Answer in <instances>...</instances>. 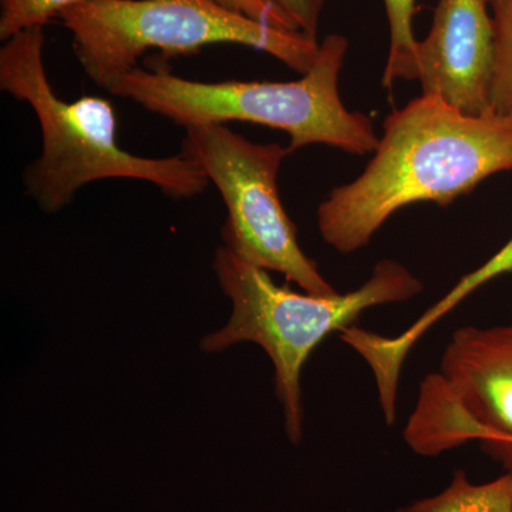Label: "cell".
Here are the masks:
<instances>
[{"label": "cell", "instance_id": "14", "mask_svg": "<svg viewBox=\"0 0 512 512\" xmlns=\"http://www.w3.org/2000/svg\"><path fill=\"white\" fill-rule=\"evenodd\" d=\"M288 19L296 32L318 40L326 0H266Z\"/></svg>", "mask_w": 512, "mask_h": 512}, {"label": "cell", "instance_id": "4", "mask_svg": "<svg viewBox=\"0 0 512 512\" xmlns=\"http://www.w3.org/2000/svg\"><path fill=\"white\" fill-rule=\"evenodd\" d=\"M214 271L231 299L232 315L224 328L201 340L205 353L242 342L261 346L275 367V390L289 440L303 437L301 376L306 360L330 333L356 323L367 309L404 302L423 291V282L394 259H382L365 284L335 296L296 293L272 281L268 271L249 264L228 247L218 249Z\"/></svg>", "mask_w": 512, "mask_h": 512}, {"label": "cell", "instance_id": "8", "mask_svg": "<svg viewBox=\"0 0 512 512\" xmlns=\"http://www.w3.org/2000/svg\"><path fill=\"white\" fill-rule=\"evenodd\" d=\"M494 32L488 0H440L426 39L417 42L409 80L424 94L471 116L491 111Z\"/></svg>", "mask_w": 512, "mask_h": 512}, {"label": "cell", "instance_id": "15", "mask_svg": "<svg viewBox=\"0 0 512 512\" xmlns=\"http://www.w3.org/2000/svg\"><path fill=\"white\" fill-rule=\"evenodd\" d=\"M215 2L232 12L241 13V15L274 26V28L296 32L288 19L266 0H215Z\"/></svg>", "mask_w": 512, "mask_h": 512}, {"label": "cell", "instance_id": "5", "mask_svg": "<svg viewBox=\"0 0 512 512\" xmlns=\"http://www.w3.org/2000/svg\"><path fill=\"white\" fill-rule=\"evenodd\" d=\"M74 55L97 86L137 69L150 50L161 60L204 47L238 45L274 56L299 74L318 57V40L232 12L215 0H82L60 13Z\"/></svg>", "mask_w": 512, "mask_h": 512}, {"label": "cell", "instance_id": "9", "mask_svg": "<svg viewBox=\"0 0 512 512\" xmlns=\"http://www.w3.org/2000/svg\"><path fill=\"white\" fill-rule=\"evenodd\" d=\"M512 274V238L497 254L478 266L473 272L463 276L444 298L430 306L416 322H413L399 335L389 338L379 333L363 330L357 338L356 349L372 369L376 382L383 387H396L399 384L402 367L410 350L421 336L436 325L444 315L453 311L470 293L500 276Z\"/></svg>", "mask_w": 512, "mask_h": 512}, {"label": "cell", "instance_id": "13", "mask_svg": "<svg viewBox=\"0 0 512 512\" xmlns=\"http://www.w3.org/2000/svg\"><path fill=\"white\" fill-rule=\"evenodd\" d=\"M82 0H0V39H10L22 30L45 26L50 20Z\"/></svg>", "mask_w": 512, "mask_h": 512}, {"label": "cell", "instance_id": "1", "mask_svg": "<svg viewBox=\"0 0 512 512\" xmlns=\"http://www.w3.org/2000/svg\"><path fill=\"white\" fill-rule=\"evenodd\" d=\"M504 171H512L511 117L471 116L423 93L387 116L365 171L319 205L320 235L340 254H353L402 208L451 204Z\"/></svg>", "mask_w": 512, "mask_h": 512}, {"label": "cell", "instance_id": "11", "mask_svg": "<svg viewBox=\"0 0 512 512\" xmlns=\"http://www.w3.org/2000/svg\"><path fill=\"white\" fill-rule=\"evenodd\" d=\"M494 32L491 111L512 119V0H488Z\"/></svg>", "mask_w": 512, "mask_h": 512}, {"label": "cell", "instance_id": "6", "mask_svg": "<svg viewBox=\"0 0 512 512\" xmlns=\"http://www.w3.org/2000/svg\"><path fill=\"white\" fill-rule=\"evenodd\" d=\"M291 153L281 144L252 143L225 124H211L185 128L180 154L200 165L227 205L225 247L306 293L335 296L339 292L298 244L296 225L279 197V171Z\"/></svg>", "mask_w": 512, "mask_h": 512}, {"label": "cell", "instance_id": "7", "mask_svg": "<svg viewBox=\"0 0 512 512\" xmlns=\"http://www.w3.org/2000/svg\"><path fill=\"white\" fill-rule=\"evenodd\" d=\"M404 440L424 457L477 441L512 471V322L453 333L439 372L420 384Z\"/></svg>", "mask_w": 512, "mask_h": 512}, {"label": "cell", "instance_id": "3", "mask_svg": "<svg viewBox=\"0 0 512 512\" xmlns=\"http://www.w3.org/2000/svg\"><path fill=\"white\" fill-rule=\"evenodd\" d=\"M348 49L345 36H326L312 69L296 82H194L156 60L150 69L121 74L104 90L184 128L245 121L285 131L291 151L326 144L363 156L375 153L379 137L369 117L346 109L340 97Z\"/></svg>", "mask_w": 512, "mask_h": 512}, {"label": "cell", "instance_id": "2", "mask_svg": "<svg viewBox=\"0 0 512 512\" xmlns=\"http://www.w3.org/2000/svg\"><path fill=\"white\" fill-rule=\"evenodd\" d=\"M45 40L43 26H35L5 40L0 49V89L32 107L42 131V153L26 168L23 184L43 211L56 214L84 185L111 178L146 181L175 200L207 190L210 178L183 154L148 158L124 150L109 100L60 99L47 77Z\"/></svg>", "mask_w": 512, "mask_h": 512}, {"label": "cell", "instance_id": "10", "mask_svg": "<svg viewBox=\"0 0 512 512\" xmlns=\"http://www.w3.org/2000/svg\"><path fill=\"white\" fill-rule=\"evenodd\" d=\"M400 512H512V471L488 483L474 484L466 471L457 470L441 493Z\"/></svg>", "mask_w": 512, "mask_h": 512}, {"label": "cell", "instance_id": "12", "mask_svg": "<svg viewBox=\"0 0 512 512\" xmlns=\"http://www.w3.org/2000/svg\"><path fill=\"white\" fill-rule=\"evenodd\" d=\"M390 26V50L383 86L392 89L397 80H409L417 40L413 35L416 0H383Z\"/></svg>", "mask_w": 512, "mask_h": 512}]
</instances>
